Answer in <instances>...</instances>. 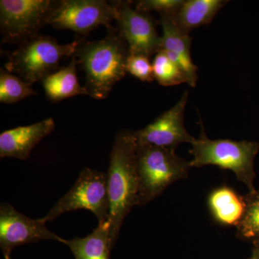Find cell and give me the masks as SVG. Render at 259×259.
I'll list each match as a JSON object with an SVG mask.
<instances>
[{
    "mask_svg": "<svg viewBox=\"0 0 259 259\" xmlns=\"http://www.w3.org/2000/svg\"><path fill=\"white\" fill-rule=\"evenodd\" d=\"M107 174L110 241L113 249L122 223L133 207L138 205L139 182L136 167V144L132 131H120L116 135Z\"/></svg>",
    "mask_w": 259,
    "mask_h": 259,
    "instance_id": "obj_1",
    "label": "cell"
},
{
    "mask_svg": "<svg viewBox=\"0 0 259 259\" xmlns=\"http://www.w3.org/2000/svg\"><path fill=\"white\" fill-rule=\"evenodd\" d=\"M136 167L139 182L138 206L146 205L172 184L187 178L192 168L190 161L177 154L176 149L137 144Z\"/></svg>",
    "mask_w": 259,
    "mask_h": 259,
    "instance_id": "obj_5",
    "label": "cell"
},
{
    "mask_svg": "<svg viewBox=\"0 0 259 259\" xmlns=\"http://www.w3.org/2000/svg\"><path fill=\"white\" fill-rule=\"evenodd\" d=\"M54 2L51 0H1L0 31L3 42L21 45L38 35L47 25Z\"/></svg>",
    "mask_w": 259,
    "mask_h": 259,
    "instance_id": "obj_8",
    "label": "cell"
},
{
    "mask_svg": "<svg viewBox=\"0 0 259 259\" xmlns=\"http://www.w3.org/2000/svg\"><path fill=\"white\" fill-rule=\"evenodd\" d=\"M228 3L226 0H185L172 18L181 31L190 35L194 29L210 23Z\"/></svg>",
    "mask_w": 259,
    "mask_h": 259,
    "instance_id": "obj_14",
    "label": "cell"
},
{
    "mask_svg": "<svg viewBox=\"0 0 259 259\" xmlns=\"http://www.w3.org/2000/svg\"><path fill=\"white\" fill-rule=\"evenodd\" d=\"M77 66V60L74 56L67 66L42 80V88L51 102L56 103L77 95H88L86 88L80 85L78 79Z\"/></svg>",
    "mask_w": 259,
    "mask_h": 259,
    "instance_id": "obj_16",
    "label": "cell"
},
{
    "mask_svg": "<svg viewBox=\"0 0 259 259\" xmlns=\"http://www.w3.org/2000/svg\"><path fill=\"white\" fill-rule=\"evenodd\" d=\"M115 10L117 31L125 40L131 55L150 58L161 50V36L149 13L139 11L131 1L110 2Z\"/></svg>",
    "mask_w": 259,
    "mask_h": 259,
    "instance_id": "obj_9",
    "label": "cell"
},
{
    "mask_svg": "<svg viewBox=\"0 0 259 259\" xmlns=\"http://www.w3.org/2000/svg\"><path fill=\"white\" fill-rule=\"evenodd\" d=\"M152 65L155 79L162 86L171 87L187 83L185 72L163 51H158L155 55Z\"/></svg>",
    "mask_w": 259,
    "mask_h": 259,
    "instance_id": "obj_20",
    "label": "cell"
},
{
    "mask_svg": "<svg viewBox=\"0 0 259 259\" xmlns=\"http://www.w3.org/2000/svg\"><path fill=\"white\" fill-rule=\"evenodd\" d=\"M42 218L32 219L19 212L9 203L0 204V248L5 259L11 256L15 248L28 243H36L51 240L65 243L61 238L51 232Z\"/></svg>",
    "mask_w": 259,
    "mask_h": 259,
    "instance_id": "obj_10",
    "label": "cell"
},
{
    "mask_svg": "<svg viewBox=\"0 0 259 259\" xmlns=\"http://www.w3.org/2000/svg\"><path fill=\"white\" fill-rule=\"evenodd\" d=\"M6 259H12L11 256L9 257V258H6Z\"/></svg>",
    "mask_w": 259,
    "mask_h": 259,
    "instance_id": "obj_24",
    "label": "cell"
},
{
    "mask_svg": "<svg viewBox=\"0 0 259 259\" xmlns=\"http://www.w3.org/2000/svg\"><path fill=\"white\" fill-rule=\"evenodd\" d=\"M160 23L163 30L160 51H163L180 66L187 76V83L194 88L198 79V67L194 64L191 56L192 37L181 31L171 16L161 15Z\"/></svg>",
    "mask_w": 259,
    "mask_h": 259,
    "instance_id": "obj_13",
    "label": "cell"
},
{
    "mask_svg": "<svg viewBox=\"0 0 259 259\" xmlns=\"http://www.w3.org/2000/svg\"><path fill=\"white\" fill-rule=\"evenodd\" d=\"M52 117L26 126L7 130L0 134V158L28 159L32 150L54 131Z\"/></svg>",
    "mask_w": 259,
    "mask_h": 259,
    "instance_id": "obj_12",
    "label": "cell"
},
{
    "mask_svg": "<svg viewBox=\"0 0 259 259\" xmlns=\"http://www.w3.org/2000/svg\"><path fill=\"white\" fill-rule=\"evenodd\" d=\"M81 209L93 212L99 223L108 221L110 200L107 173L83 168L71 190L42 218L46 223L52 222L64 213Z\"/></svg>",
    "mask_w": 259,
    "mask_h": 259,
    "instance_id": "obj_6",
    "label": "cell"
},
{
    "mask_svg": "<svg viewBox=\"0 0 259 259\" xmlns=\"http://www.w3.org/2000/svg\"><path fill=\"white\" fill-rule=\"evenodd\" d=\"M82 39L60 44L54 37L38 34L8 53L4 68L32 86L60 69L61 61L73 57Z\"/></svg>",
    "mask_w": 259,
    "mask_h": 259,
    "instance_id": "obj_4",
    "label": "cell"
},
{
    "mask_svg": "<svg viewBox=\"0 0 259 259\" xmlns=\"http://www.w3.org/2000/svg\"><path fill=\"white\" fill-rule=\"evenodd\" d=\"M110 225L109 221L98 223V226L84 238L66 240L75 259H110L112 248L110 241Z\"/></svg>",
    "mask_w": 259,
    "mask_h": 259,
    "instance_id": "obj_17",
    "label": "cell"
},
{
    "mask_svg": "<svg viewBox=\"0 0 259 259\" xmlns=\"http://www.w3.org/2000/svg\"><path fill=\"white\" fill-rule=\"evenodd\" d=\"M248 259H259V246L253 245L251 254Z\"/></svg>",
    "mask_w": 259,
    "mask_h": 259,
    "instance_id": "obj_23",
    "label": "cell"
},
{
    "mask_svg": "<svg viewBox=\"0 0 259 259\" xmlns=\"http://www.w3.org/2000/svg\"><path fill=\"white\" fill-rule=\"evenodd\" d=\"M36 92L21 78L12 74L5 68L0 69V102L15 104L24 99L36 95Z\"/></svg>",
    "mask_w": 259,
    "mask_h": 259,
    "instance_id": "obj_19",
    "label": "cell"
},
{
    "mask_svg": "<svg viewBox=\"0 0 259 259\" xmlns=\"http://www.w3.org/2000/svg\"><path fill=\"white\" fill-rule=\"evenodd\" d=\"M126 71L142 81L151 82L155 79L152 63L146 56L130 54L126 64Z\"/></svg>",
    "mask_w": 259,
    "mask_h": 259,
    "instance_id": "obj_21",
    "label": "cell"
},
{
    "mask_svg": "<svg viewBox=\"0 0 259 259\" xmlns=\"http://www.w3.org/2000/svg\"><path fill=\"white\" fill-rule=\"evenodd\" d=\"M198 139L192 143L190 154L193 159L191 167L201 168L209 165L230 170L237 180L244 184L249 192L255 190L254 160L259 151L256 141H232L229 139L210 140L204 131L202 121Z\"/></svg>",
    "mask_w": 259,
    "mask_h": 259,
    "instance_id": "obj_3",
    "label": "cell"
},
{
    "mask_svg": "<svg viewBox=\"0 0 259 259\" xmlns=\"http://www.w3.org/2000/svg\"><path fill=\"white\" fill-rule=\"evenodd\" d=\"M128 47L117 28L109 29L101 40L86 41L82 39L76 54L78 65L84 71V88L89 96L104 100L114 86L125 77Z\"/></svg>",
    "mask_w": 259,
    "mask_h": 259,
    "instance_id": "obj_2",
    "label": "cell"
},
{
    "mask_svg": "<svg viewBox=\"0 0 259 259\" xmlns=\"http://www.w3.org/2000/svg\"><path fill=\"white\" fill-rule=\"evenodd\" d=\"M208 207L216 222L237 227L244 214V199L231 187L222 186L209 194Z\"/></svg>",
    "mask_w": 259,
    "mask_h": 259,
    "instance_id": "obj_15",
    "label": "cell"
},
{
    "mask_svg": "<svg viewBox=\"0 0 259 259\" xmlns=\"http://www.w3.org/2000/svg\"><path fill=\"white\" fill-rule=\"evenodd\" d=\"M115 10L105 0L55 1L47 18V25L57 30H70L82 35L104 25L113 28Z\"/></svg>",
    "mask_w": 259,
    "mask_h": 259,
    "instance_id": "obj_7",
    "label": "cell"
},
{
    "mask_svg": "<svg viewBox=\"0 0 259 259\" xmlns=\"http://www.w3.org/2000/svg\"><path fill=\"white\" fill-rule=\"evenodd\" d=\"M188 98L189 91L187 90L175 106L144 128L132 131L136 144L174 149L183 143L192 144L196 139L189 134L185 125V112Z\"/></svg>",
    "mask_w": 259,
    "mask_h": 259,
    "instance_id": "obj_11",
    "label": "cell"
},
{
    "mask_svg": "<svg viewBox=\"0 0 259 259\" xmlns=\"http://www.w3.org/2000/svg\"><path fill=\"white\" fill-rule=\"evenodd\" d=\"M243 199L244 214L236 227V236L253 246H259V190L248 192Z\"/></svg>",
    "mask_w": 259,
    "mask_h": 259,
    "instance_id": "obj_18",
    "label": "cell"
},
{
    "mask_svg": "<svg viewBox=\"0 0 259 259\" xmlns=\"http://www.w3.org/2000/svg\"><path fill=\"white\" fill-rule=\"evenodd\" d=\"M184 3L185 0H141L138 2L136 8L145 13L156 11L160 15L173 17L177 14Z\"/></svg>",
    "mask_w": 259,
    "mask_h": 259,
    "instance_id": "obj_22",
    "label": "cell"
}]
</instances>
